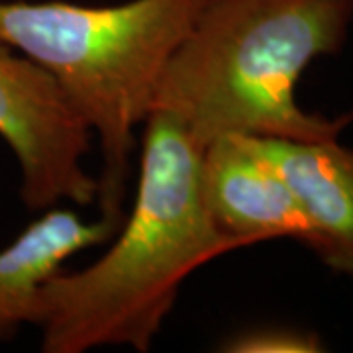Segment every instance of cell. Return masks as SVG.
I'll use <instances>...</instances> for the list:
<instances>
[{"label":"cell","mask_w":353,"mask_h":353,"mask_svg":"<svg viewBox=\"0 0 353 353\" xmlns=\"http://www.w3.org/2000/svg\"><path fill=\"white\" fill-rule=\"evenodd\" d=\"M234 353H316L324 345L312 332L292 328H259L243 332L224 347Z\"/></svg>","instance_id":"ba28073f"},{"label":"cell","mask_w":353,"mask_h":353,"mask_svg":"<svg viewBox=\"0 0 353 353\" xmlns=\"http://www.w3.org/2000/svg\"><path fill=\"white\" fill-rule=\"evenodd\" d=\"M257 139L299 202L301 241L332 271L353 277V150L338 138Z\"/></svg>","instance_id":"8992f818"},{"label":"cell","mask_w":353,"mask_h":353,"mask_svg":"<svg viewBox=\"0 0 353 353\" xmlns=\"http://www.w3.org/2000/svg\"><path fill=\"white\" fill-rule=\"evenodd\" d=\"M0 136L20 165L28 210L99 201L85 169L92 132L55 79L0 39Z\"/></svg>","instance_id":"277c9868"},{"label":"cell","mask_w":353,"mask_h":353,"mask_svg":"<svg viewBox=\"0 0 353 353\" xmlns=\"http://www.w3.org/2000/svg\"><path fill=\"white\" fill-rule=\"evenodd\" d=\"M202 148L175 118L145 120L138 189L112 248L39 290L34 324L46 353L106 345L148 352L192 271L236 248L216 230L201 192Z\"/></svg>","instance_id":"6da1fadb"},{"label":"cell","mask_w":353,"mask_h":353,"mask_svg":"<svg viewBox=\"0 0 353 353\" xmlns=\"http://www.w3.org/2000/svg\"><path fill=\"white\" fill-rule=\"evenodd\" d=\"M124 220L101 214L85 220L71 208L51 206L46 214L0 250V341L34 324L43 285L83 250L108 241Z\"/></svg>","instance_id":"52a82bcc"},{"label":"cell","mask_w":353,"mask_h":353,"mask_svg":"<svg viewBox=\"0 0 353 353\" xmlns=\"http://www.w3.org/2000/svg\"><path fill=\"white\" fill-rule=\"evenodd\" d=\"M352 20L353 0H204L152 112L175 118L202 150L226 134L338 138L336 122L299 106L296 83L316 57L340 50Z\"/></svg>","instance_id":"7a4b0ae2"},{"label":"cell","mask_w":353,"mask_h":353,"mask_svg":"<svg viewBox=\"0 0 353 353\" xmlns=\"http://www.w3.org/2000/svg\"><path fill=\"white\" fill-rule=\"evenodd\" d=\"M201 192L212 224L236 250L275 238L303 240L299 202L257 136L226 134L206 143Z\"/></svg>","instance_id":"5b68a950"},{"label":"cell","mask_w":353,"mask_h":353,"mask_svg":"<svg viewBox=\"0 0 353 353\" xmlns=\"http://www.w3.org/2000/svg\"><path fill=\"white\" fill-rule=\"evenodd\" d=\"M204 0L88 6L0 0V39L48 71L101 141V214L122 220L136 130L152 112L165 65Z\"/></svg>","instance_id":"3957f363"}]
</instances>
